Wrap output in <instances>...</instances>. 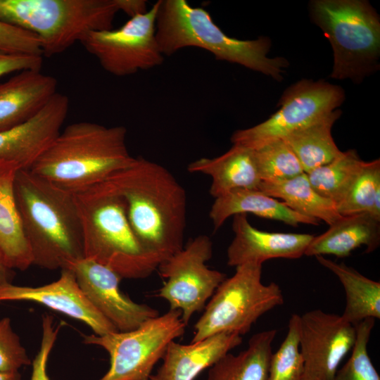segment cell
Masks as SVG:
<instances>
[{
    "mask_svg": "<svg viewBox=\"0 0 380 380\" xmlns=\"http://www.w3.org/2000/svg\"><path fill=\"white\" fill-rule=\"evenodd\" d=\"M103 182L122 197L134 234L160 264L183 248L186 194L167 169L138 157Z\"/></svg>",
    "mask_w": 380,
    "mask_h": 380,
    "instance_id": "1",
    "label": "cell"
},
{
    "mask_svg": "<svg viewBox=\"0 0 380 380\" xmlns=\"http://www.w3.org/2000/svg\"><path fill=\"white\" fill-rule=\"evenodd\" d=\"M14 191L33 264L63 270L84 258L82 229L73 192L29 170L17 172Z\"/></svg>",
    "mask_w": 380,
    "mask_h": 380,
    "instance_id": "2",
    "label": "cell"
},
{
    "mask_svg": "<svg viewBox=\"0 0 380 380\" xmlns=\"http://www.w3.org/2000/svg\"><path fill=\"white\" fill-rule=\"evenodd\" d=\"M123 126L81 121L68 125L29 170L72 192L105 181L134 159Z\"/></svg>",
    "mask_w": 380,
    "mask_h": 380,
    "instance_id": "3",
    "label": "cell"
},
{
    "mask_svg": "<svg viewBox=\"0 0 380 380\" xmlns=\"http://www.w3.org/2000/svg\"><path fill=\"white\" fill-rule=\"evenodd\" d=\"M82 229L84 258L122 279H143L160 262L141 245L129 222L122 196L106 182L73 192Z\"/></svg>",
    "mask_w": 380,
    "mask_h": 380,
    "instance_id": "4",
    "label": "cell"
},
{
    "mask_svg": "<svg viewBox=\"0 0 380 380\" xmlns=\"http://www.w3.org/2000/svg\"><path fill=\"white\" fill-rule=\"evenodd\" d=\"M158 1L156 37L163 56L197 47L209 51L217 60L243 65L277 81L282 80L289 62L282 57L267 56L270 38L239 39L227 35L203 8L193 7L186 0Z\"/></svg>",
    "mask_w": 380,
    "mask_h": 380,
    "instance_id": "5",
    "label": "cell"
},
{
    "mask_svg": "<svg viewBox=\"0 0 380 380\" xmlns=\"http://www.w3.org/2000/svg\"><path fill=\"white\" fill-rule=\"evenodd\" d=\"M119 11L120 0H0V20L35 34L46 57L112 29Z\"/></svg>",
    "mask_w": 380,
    "mask_h": 380,
    "instance_id": "6",
    "label": "cell"
},
{
    "mask_svg": "<svg viewBox=\"0 0 380 380\" xmlns=\"http://www.w3.org/2000/svg\"><path fill=\"white\" fill-rule=\"evenodd\" d=\"M309 15L331 44V77L361 82L379 69L380 18L367 1L312 0Z\"/></svg>",
    "mask_w": 380,
    "mask_h": 380,
    "instance_id": "7",
    "label": "cell"
},
{
    "mask_svg": "<svg viewBox=\"0 0 380 380\" xmlns=\"http://www.w3.org/2000/svg\"><path fill=\"white\" fill-rule=\"evenodd\" d=\"M262 265L246 263L236 267L234 274L218 286L194 325L191 342L234 332L243 335L264 314L284 303L280 286L261 281Z\"/></svg>",
    "mask_w": 380,
    "mask_h": 380,
    "instance_id": "8",
    "label": "cell"
},
{
    "mask_svg": "<svg viewBox=\"0 0 380 380\" xmlns=\"http://www.w3.org/2000/svg\"><path fill=\"white\" fill-rule=\"evenodd\" d=\"M181 317L180 310H170L132 331L84 335V343L100 346L109 355V369L100 380H149L169 343L184 334Z\"/></svg>",
    "mask_w": 380,
    "mask_h": 380,
    "instance_id": "9",
    "label": "cell"
},
{
    "mask_svg": "<svg viewBox=\"0 0 380 380\" xmlns=\"http://www.w3.org/2000/svg\"><path fill=\"white\" fill-rule=\"evenodd\" d=\"M345 99L343 89L324 81L303 80L283 93L280 108L266 120L233 133L231 141L251 149L280 140L337 109Z\"/></svg>",
    "mask_w": 380,
    "mask_h": 380,
    "instance_id": "10",
    "label": "cell"
},
{
    "mask_svg": "<svg viewBox=\"0 0 380 380\" xmlns=\"http://www.w3.org/2000/svg\"><path fill=\"white\" fill-rule=\"evenodd\" d=\"M212 255L210 239L200 234L158 267L160 275L167 279L158 296L169 303L170 310L181 311L186 326L195 312L203 310L207 301L227 278L224 273L207 266Z\"/></svg>",
    "mask_w": 380,
    "mask_h": 380,
    "instance_id": "11",
    "label": "cell"
},
{
    "mask_svg": "<svg viewBox=\"0 0 380 380\" xmlns=\"http://www.w3.org/2000/svg\"><path fill=\"white\" fill-rule=\"evenodd\" d=\"M156 1L146 12L136 15L120 28L94 31L80 42L108 73L133 75L161 65L164 56L156 37Z\"/></svg>",
    "mask_w": 380,
    "mask_h": 380,
    "instance_id": "12",
    "label": "cell"
},
{
    "mask_svg": "<svg viewBox=\"0 0 380 380\" xmlns=\"http://www.w3.org/2000/svg\"><path fill=\"white\" fill-rule=\"evenodd\" d=\"M355 338V326L341 315L319 309L301 315L303 380H334L341 362L352 350Z\"/></svg>",
    "mask_w": 380,
    "mask_h": 380,
    "instance_id": "13",
    "label": "cell"
},
{
    "mask_svg": "<svg viewBox=\"0 0 380 380\" xmlns=\"http://www.w3.org/2000/svg\"><path fill=\"white\" fill-rule=\"evenodd\" d=\"M71 270L86 297L118 331H132L145 321L159 315L158 310L136 303L119 287L122 278L110 268L94 260L82 258Z\"/></svg>",
    "mask_w": 380,
    "mask_h": 380,
    "instance_id": "14",
    "label": "cell"
},
{
    "mask_svg": "<svg viewBox=\"0 0 380 380\" xmlns=\"http://www.w3.org/2000/svg\"><path fill=\"white\" fill-rule=\"evenodd\" d=\"M5 301H30L44 305L83 322L98 336L118 331L90 303L70 269L61 270L60 277L46 285L32 287L10 283L0 286V303Z\"/></svg>",
    "mask_w": 380,
    "mask_h": 380,
    "instance_id": "15",
    "label": "cell"
},
{
    "mask_svg": "<svg viewBox=\"0 0 380 380\" xmlns=\"http://www.w3.org/2000/svg\"><path fill=\"white\" fill-rule=\"evenodd\" d=\"M68 108V98L56 92L32 119L0 132V160L30 170L60 133Z\"/></svg>",
    "mask_w": 380,
    "mask_h": 380,
    "instance_id": "16",
    "label": "cell"
},
{
    "mask_svg": "<svg viewBox=\"0 0 380 380\" xmlns=\"http://www.w3.org/2000/svg\"><path fill=\"white\" fill-rule=\"evenodd\" d=\"M234 236L228 246L227 265L261 264L270 259H297L314 237L310 234L269 232L253 227L246 214L234 215Z\"/></svg>",
    "mask_w": 380,
    "mask_h": 380,
    "instance_id": "17",
    "label": "cell"
},
{
    "mask_svg": "<svg viewBox=\"0 0 380 380\" xmlns=\"http://www.w3.org/2000/svg\"><path fill=\"white\" fill-rule=\"evenodd\" d=\"M241 335L223 332L203 340L181 344L172 341L163 363L149 380H194L205 369L242 343Z\"/></svg>",
    "mask_w": 380,
    "mask_h": 380,
    "instance_id": "18",
    "label": "cell"
},
{
    "mask_svg": "<svg viewBox=\"0 0 380 380\" xmlns=\"http://www.w3.org/2000/svg\"><path fill=\"white\" fill-rule=\"evenodd\" d=\"M57 80L40 70L19 72L0 84V132L34 117L56 91Z\"/></svg>",
    "mask_w": 380,
    "mask_h": 380,
    "instance_id": "19",
    "label": "cell"
},
{
    "mask_svg": "<svg viewBox=\"0 0 380 380\" xmlns=\"http://www.w3.org/2000/svg\"><path fill=\"white\" fill-rule=\"evenodd\" d=\"M187 170L210 177V194L214 198L234 189H258L261 183L253 150L239 145L217 157L196 160Z\"/></svg>",
    "mask_w": 380,
    "mask_h": 380,
    "instance_id": "20",
    "label": "cell"
},
{
    "mask_svg": "<svg viewBox=\"0 0 380 380\" xmlns=\"http://www.w3.org/2000/svg\"><path fill=\"white\" fill-rule=\"evenodd\" d=\"M247 213L281 221L293 227L299 224L317 225L319 222L292 210L282 201L254 189H234L215 198L209 217L214 229L217 230L231 216Z\"/></svg>",
    "mask_w": 380,
    "mask_h": 380,
    "instance_id": "21",
    "label": "cell"
},
{
    "mask_svg": "<svg viewBox=\"0 0 380 380\" xmlns=\"http://www.w3.org/2000/svg\"><path fill=\"white\" fill-rule=\"evenodd\" d=\"M379 243L380 222L369 213H362L342 216L329 225L325 232L314 236L304 255H334L346 258L362 246L367 247L366 253H371Z\"/></svg>",
    "mask_w": 380,
    "mask_h": 380,
    "instance_id": "22",
    "label": "cell"
},
{
    "mask_svg": "<svg viewBox=\"0 0 380 380\" xmlns=\"http://www.w3.org/2000/svg\"><path fill=\"white\" fill-rule=\"evenodd\" d=\"M19 170L18 164L0 160V248L11 269L25 270L33 265V260L15 198V179Z\"/></svg>",
    "mask_w": 380,
    "mask_h": 380,
    "instance_id": "23",
    "label": "cell"
},
{
    "mask_svg": "<svg viewBox=\"0 0 380 380\" xmlns=\"http://www.w3.org/2000/svg\"><path fill=\"white\" fill-rule=\"evenodd\" d=\"M276 334V329L256 333L245 350L236 355L228 353L213 365L207 380H267Z\"/></svg>",
    "mask_w": 380,
    "mask_h": 380,
    "instance_id": "24",
    "label": "cell"
},
{
    "mask_svg": "<svg viewBox=\"0 0 380 380\" xmlns=\"http://www.w3.org/2000/svg\"><path fill=\"white\" fill-rule=\"evenodd\" d=\"M320 265L340 280L346 304L342 318L353 326L367 318L380 319V283L370 279L345 263H337L323 255L315 256Z\"/></svg>",
    "mask_w": 380,
    "mask_h": 380,
    "instance_id": "25",
    "label": "cell"
},
{
    "mask_svg": "<svg viewBox=\"0 0 380 380\" xmlns=\"http://www.w3.org/2000/svg\"><path fill=\"white\" fill-rule=\"evenodd\" d=\"M341 115L336 109L281 139L295 154L304 172L328 163L341 153L331 134Z\"/></svg>",
    "mask_w": 380,
    "mask_h": 380,
    "instance_id": "26",
    "label": "cell"
},
{
    "mask_svg": "<svg viewBox=\"0 0 380 380\" xmlns=\"http://www.w3.org/2000/svg\"><path fill=\"white\" fill-rule=\"evenodd\" d=\"M258 189L272 198L281 199L292 210L322 220L329 225L342 217L334 202L320 196L312 188L305 172L286 180L261 182Z\"/></svg>",
    "mask_w": 380,
    "mask_h": 380,
    "instance_id": "27",
    "label": "cell"
},
{
    "mask_svg": "<svg viewBox=\"0 0 380 380\" xmlns=\"http://www.w3.org/2000/svg\"><path fill=\"white\" fill-rule=\"evenodd\" d=\"M363 163L357 151L350 149L306 174L312 188L337 205L346 196Z\"/></svg>",
    "mask_w": 380,
    "mask_h": 380,
    "instance_id": "28",
    "label": "cell"
},
{
    "mask_svg": "<svg viewBox=\"0 0 380 380\" xmlns=\"http://www.w3.org/2000/svg\"><path fill=\"white\" fill-rule=\"evenodd\" d=\"M253 150L261 182L286 180L304 172L295 154L281 139Z\"/></svg>",
    "mask_w": 380,
    "mask_h": 380,
    "instance_id": "29",
    "label": "cell"
},
{
    "mask_svg": "<svg viewBox=\"0 0 380 380\" xmlns=\"http://www.w3.org/2000/svg\"><path fill=\"white\" fill-rule=\"evenodd\" d=\"M300 316L293 314L287 334L270 360L267 380H303L304 363L300 350Z\"/></svg>",
    "mask_w": 380,
    "mask_h": 380,
    "instance_id": "30",
    "label": "cell"
},
{
    "mask_svg": "<svg viewBox=\"0 0 380 380\" xmlns=\"http://www.w3.org/2000/svg\"><path fill=\"white\" fill-rule=\"evenodd\" d=\"M380 196V160L364 161L361 170L342 201L336 205L341 216L370 213Z\"/></svg>",
    "mask_w": 380,
    "mask_h": 380,
    "instance_id": "31",
    "label": "cell"
},
{
    "mask_svg": "<svg viewBox=\"0 0 380 380\" xmlns=\"http://www.w3.org/2000/svg\"><path fill=\"white\" fill-rule=\"evenodd\" d=\"M375 319L367 318L355 326L356 338L345 365L338 369L334 380H380L367 352V344Z\"/></svg>",
    "mask_w": 380,
    "mask_h": 380,
    "instance_id": "32",
    "label": "cell"
},
{
    "mask_svg": "<svg viewBox=\"0 0 380 380\" xmlns=\"http://www.w3.org/2000/svg\"><path fill=\"white\" fill-rule=\"evenodd\" d=\"M31 360L20 337L13 330L9 317L0 319V372H18Z\"/></svg>",
    "mask_w": 380,
    "mask_h": 380,
    "instance_id": "33",
    "label": "cell"
},
{
    "mask_svg": "<svg viewBox=\"0 0 380 380\" xmlns=\"http://www.w3.org/2000/svg\"><path fill=\"white\" fill-rule=\"evenodd\" d=\"M0 51L15 54L42 56L39 40L35 34L1 20Z\"/></svg>",
    "mask_w": 380,
    "mask_h": 380,
    "instance_id": "34",
    "label": "cell"
},
{
    "mask_svg": "<svg viewBox=\"0 0 380 380\" xmlns=\"http://www.w3.org/2000/svg\"><path fill=\"white\" fill-rule=\"evenodd\" d=\"M42 336L39 350L32 362L30 380H51L46 368L49 356L57 338L60 327H55L53 317L44 314L42 316Z\"/></svg>",
    "mask_w": 380,
    "mask_h": 380,
    "instance_id": "35",
    "label": "cell"
},
{
    "mask_svg": "<svg viewBox=\"0 0 380 380\" xmlns=\"http://www.w3.org/2000/svg\"><path fill=\"white\" fill-rule=\"evenodd\" d=\"M43 56L15 54L0 51V77L15 71L40 70Z\"/></svg>",
    "mask_w": 380,
    "mask_h": 380,
    "instance_id": "36",
    "label": "cell"
},
{
    "mask_svg": "<svg viewBox=\"0 0 380 380\" xmlns=\"http://www.w3.org/2000/svg\"><path fill=\"white\" fill-rule=\"evenodd\" d=\"M121 11L130 18L146 12L147 3L144 0H120Z\"/></svg>",
    "mask_w": 380,
    "mask_h": 380,
    "instance_id": "37",
    "label": "cell"
},
{
    "mask_svg": "<svg viewBox=\"0 0 380 380\" xmlns=\"http://www.w3.org/2000/svg\"><path fill=\"white\" fill-rule=\"evenodd\" d=\"M12 278V269L8 266L0 248V286L11 283Z\"/></svg>",
    "mask_w": 380,
    "mask_h": 380,
    "instance_id": "38",
    "label": "cell"
},
{
    "mask_svg": "<svg viewBox=\"0 0 380 380\" xmlns=\"http://www.w3.org/2000/svg\"><path fill=\"white\" fill-rule=\"evenodd\" d=\"M21 375L18 372H0V380H20Z\"/></svg>",
    "mask_w": 380,
    "mask_h": 380,
    "instance_id": "39",
    "label": "cell"
}]
</instances>
